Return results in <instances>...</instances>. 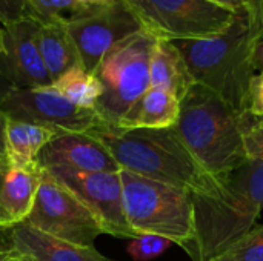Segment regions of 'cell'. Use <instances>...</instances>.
I'll return each mask as SVG.
<instances>
[{"mask_svg":"<svg viewBox=\"0 0 263 261\" xmlns=\"http://www.w3.org/2000/svg\"><path fill=\"white\" fill-rule=\"evenodd\" d=\"M173 43L197 85L216 92L237 112H248V89L256 74L253 65L256 40L247 17L239 15L219 35Z\"/></svg>","mask_w":263,"mask_h":261,"instance_id":"4","label":"cell"},{"mask_svg":"<svg viewBox=\"0 0 263 261\" xmlns=\"http://www.w3.org/2000/svg\"><path fill=\"white\" fill-rule=\"evenodd\" d=\"M5 55V25L0 22V57Z\"/></svg>","mask_w":263,"mask_h":261,"instance_id":"33","label":"cell"},{"mask_svg":"<svg viewBox=\"0 0 263 261\" xmlns=\"http://www.w3.org/2000/svg\"><path fill=\"white\" fill-rule=\"evenodd\" d=\"M42 171L40 165L17 168L6 158L0 160V231H9L26 222L34 206Z\"/></svg>","mask_w":263,"mask_h":261,"instance_id":"14","label":"cell"},{"mask_svg":"<svg viewBox=\"0 0 263 261\" xmlns=\"http://www.w3.org/2000/svg\"><path fill=\"white\" fill-rule=\"evenodd\" d=\"M125 215L139 235L153 234L186 249L196 238L191 192L120 171Z\"/></svg>","mask_w":263,"mask_h":261,"instance_id":"5","label":"cell"},{"mask_svg":"<svg viewBox=\"0 0 263 261\" xmlns=\"http://www.w3.org/2000/svg\"><path fill=\"white\" fill-rule=\"evenodd\" d=\"M194 83L196 82L174 43L156 40L149 60V86L162 89L180 102Z\"/></svg>","mask_w":263,"mask_h":261,"instance_id":"16","label":"cell"},{"mask_svg":"<svg viewBox=\"0 0 263 261\" xmlns=\"http://www.w3.org/2000/svg\"><path fill=\"white\" fill-rule=\"evenodd\" d=\"M242 126L248 158L263 163V117L245 112L242 117Z\"/></svg>","mask_w":263,"mask_h":261,"instance_id":"24","label":"cell"},{"mask_svg":"<svg viewBox=\"0 0 263 261\" xmlns=\"http://www.w3.org/2000/svg\"><path fill=\"white\" fill-rule=\"evenodd\" d=\"M52 86L71 103L86 109H94L103 92L99 78L94 74L86 72L80 65L71 68L68 72L59 77Z\"/></svg>","mask_w":263,"mask_h":261,"instance_id":"20","label":"cell"},{"mask_svg":"<svg viewBox=\"0 0 263 261\" xmlns=\"http://www.w3.org/2000/svg\"><path fill=\"white\" fill-rule=\"evenodd\" d=\"M11 255H12V251H11L9 248H8V249H3V248L0 246V261H9Z\"/></svg>","mask_w":263,"mask_h":261,"instance_id":"34","label":"cell"},{"mask_svg":"<svg viewBox=\"0 0 263 261\" xmlns=\"http://www.w3.org/2000/svg\"><path fill=\"white\" fill-rule=\"evenodd\" d=\"M25 223L83 248H94L97 237L103 234L88 208L45 169L42 171L32 211Z\"/></svg>","mask_w":263,"mask_h":261,"instance_id":"8","label":"cell"},{"mask_svg":"<svg viewBox=\"0 0 263 261\" xmlns=\"http://www.w3.org/2000/svg\"><path fill=\"white\" fill-rule=\"evenodd\" d=\"M89 135L106 148L123 171L191 194L214 195L220 188L219 178L199 165L173 128L129 131L108 128L92 131Z\"/></svg>","mask_w":263,"mask_h":261,"instance_id":"2","label":"cell"},{"mask_svg":"<svg viewBox=\"0 0 263 261\" xmlns=\"http://www.w3.org/2000/svg\"><path fill=\"white\" fill-rule=\"evenodd\" d=\"M9 261H31V260H28L26 257H22V255H18V254H15V252L12 251V255H11Z\"/></svg>","mask_w":263,"mask_h":261,"instance_id":"35","label":"cell"},{"mask_svg":"<svg viewBox=\"0 0 263 261\" xmlns=\"http://www.w3.org/2000/svg\"><path fill=\"white\" fill-rule=\"evenodd\" d=\"M142 31L156 40H193L219 35L239 17L208 0H123Z\"/></svg>","mask_w":263,"mask_h":261,"instance_id":"7","label":"cell"},{"mask_svg":"<svg viewBox=\"0 0 263 261\" xmlns=\"http://www.w3.org/2000/svg\"><path fill=\"white\" fill-rule=\"evenodd\" d=\"M9 249L31 261H112L96 248H83L48 235L28 223L8 231Z\"/></svg>","mask_w":263,"mask_h":261,"instance_id":"15","label":"cell"},{"mask_svg":"<svg viewBox=\"0 0 263 261\" xmlns=\"http://www.w3.org/2000/svg\"><path fill=\"white\" fill-rule=\"evenodd\" d=\"M57 129L8 118L5 131V158L17 168L39 165L37 157L48 142L54 138Z\"/></svg>","mask_w":263,"mask_h":261,"instance_id":"18","label":"cell"},{"mask_svg":"<svg viewBox=\"0 0 263 261\" xmlns=\"http://www.w3.org/2000/svg\"><path fill=\"white\" fill-rule=\"evenodd\" d=\"M208 2H213L216 5L228 8L233 12H236L237 15H242L247 18L253 12V0H208Z\"/></svg>","mask_w":263,"mask_h":261,"instance_id":"28","label":"cell"},{"mask_svg":"<svg viewBox=\"0 0 263 261\" xmlns=\"http://www.w3.org/2000/svg\"><path fill=\"white\" fill-rule=\"evenodd\" d=\"M40 168L66 166L85 172H120L106 148L92 135L59 131L37 157Z\"/></svg>","mask_w":263,"mask_h":261,"instance_id":"13","label":"cell"},{"mask_svg":"<svg viewBox=\"0 0 263 261\" xmlns=\"http://www.w3.org/2000/svg\"><path fill=\"white\" fill-rule=\"evenodd\" d=\"M179 112L180 102L177 98L162 89L149 86L122 118L119 129H168L176 125Z\"/></svg>","mask_w":263,"mask_h":261,"instance_id":"17","label":"cell"},{"mask_svg":"<svg viewBox=\"0 0 263 261\" xmlns=\"http://www.w3.org/2000/svg\"><path fill=\"white\" fill-rule=\"evenodd\" d=\"M2 158H5V157H2V155H0V160H2Z\"/></svg>","mask_w":263,"mask_h":261,"instance_id":"36","label":"cell"},{"mask_svg":"<svg viewBox=\"0 0 263 261\" xmlns=\"http://www.w3.org/2000/svg\"><path fill=\"white\" fill-rule=\"evenodd\" d=\"M214 195L191 194L196 238L185 249L194 261H211L254 228L263 209V163L250 160L219 177Z\"/></svg>","mask_w":263,"mask_h":261,"instance_id":"1","label":"cell"},{"mask_svg":"<svg viewBox=\"0 0 263 261\" xmlns=\"http://www.w3.org/2000/svg\"><path fill=\"white\" fill-rule=\"evenodd\" d=\"M37 48L52 83L71 68L80 65L77 49L66 25L39 23Z\"/></svg>","mask_w":263,"mask_h":261,"instance_id":"19","label":"cell"},{"mask_svg":"<svg viewBox=\"0 0 263 261\" xmlns=\"http://www.w3.org/2000/svg\"><path fill=\"white\" fill-rule=\"evenodd\" d=\"M248 28L256 42L263 38V0H253V12L248 17Z\"/></svg>","mask_w":263,"mask_h":261,"instance_id":"27","label":"cell"},{"mask_svg":"<svg viewBox=\"0 0 263 261\" xmlns=\"http://www.w3.org/2000/svg\"><path fill=\"white\" fill-rule=\"evenodd\" d=\"M79 2L86 6H91V8H102V6L111 5L114 0H79Z\"/></svg>","mask_w":263,"mask_h":261,"instance_id":"32","label":"cell"},{"mask_svg":"<svg viewBox=\"0 0 263 261\" xmlns=\"http://www.w3.org/2000/svg\"><path fill=\"white\" fill-rule=\"evenodd\" d=\"M32 17L25 0H0V22L11 25L23 18Z\"/></svg>","mask_w":263,"mask_h":261,"instance_id":"25","label":"cell"},{"mask_svg":"<svg viewBox=\"0 0 263 261\" xmlns=\"http://www.w3.org/2000/svg\"><path fill=\"white\" fill-rule=\"evenodd\" d=\"M11 89H12V85L5 78V75H3L2 71H0V102L3 100V97H5Z\"/></svg>","mask_w":263,"mask_h":261,"instance_id":"31","label":"cell"},{"mask_svg":"<svg viewBox=\"0 0 263 261\" xmlns=\"http://www.w3.org/2000/svg\"><path fill=\"white\" fill-rule=\"evenodd\" d=\"M31 15L39 23L69 25L91 15L99 8H91L79 0H25Z\"/></svg>","mask_w":263,"mask_h":261,"instance_id":"21","label":"cell"},{"mask_svg":"<svg viewBox=\"0 0 263 261\" xmlns=\"http://www.w3.org/2000/svg\"><path fill=\"white\" fill-rule=\"evenodd\" d=\"M242 117L216 92L194 83L180 100L173 129L199 165L219 178L250 162Z\"/></svg>","mask_w":263,"mask_h":261,"instance_id":"3","label":"cell"},{"mask_svg":"<svg viewBox=\"0 0 263 261\" xmlns=\"http://www.w3.org/2000/svg\"><path fill=\"white\" fill-rule=\"evenodd\" d=\"M0 111L11 120L28 122L65 132L89 134L109 126L96 109L80 108L52 85L45 88H12L0 102Z\"/></svg>","mask_w":263,"mask_h":261,"instance_id":"9","label":"cell"},{"mask_svg":"<svg viewBox=\"0 0 263 261\" xmlns=\"http://www.w3.org/2000/svg\"><path fill=\"white\" fill-rule=\"evenodd\" d=\"M39 22L34 17L5 25V55L0 71L12 88H45L52 80L37 48Z\"/></svg>","mask_w":263,"mask_h":261,"instance_id":"12","label":"cell"},{"mask_svg":"<svg viewBox=\"0 0 263 261\" xmlns=\"http://www.w3.org/2000/svg\"><path fill=\"white\" fill-rule=\"evenodd\" d=\"M248 112L256 117H263V69L251 78L248 89Z\"/></svg>","mask_w":263,"mask_h":261,"instance_id":"26","label":"cell"},{"mask_svg":"<svg viewBox=\"0 0 263 261\" xmlns=\"http://www.w3.org/2000/svg\"><path fill=\"white\" fill-rule=\"evenodd\" d=\"M66 28L77 49L80 66L89 74L96 72L99 63L112 46L142 31L140 23L123 0H114L91 15L66 25Z\"/></svg>","mask_w":263,"mask_h":261,"instance_id":"11","label":"cell"},{"mask_svg":"<svg viewBox=\"0 0 263 261\" xmlns=\"http://www.w3.org/2000/svg\"><path fill=\"white\" fill-rule=\"evenodd\" d=\"M253 65L256 71L263 69V38L256 42L254 49H253Z\"/></svg>","mask_w":263,"mask_h":261,"instance_id":"29","label":"cell"},{"mask_svg":"<svg viewBox=\"0 0 263 261\" xmlns=\"http://www.w3.org/2000/svg\"><path fill=\"white\" fill-rule=\"evenodd\" d=\"M45 171L88 208L103 234L131 240L140 237L125 215L120 172H85L66 166H52Z\"/></svg>","mask_w":263,"mask_h":261,"instance_id":"10","label":"cell"},{"mask_svg":"<svg viewBox=\"0 0 263 261\" xmlns=\"http://www.w3.org/2000/svg\"><path fill=\"white\" fill-rule=\"evenodd\" d=\"M211 261H263V226H254Z\"/></svg>","mask_w":263,"mask_h":261,"instance_id":"22","label":"cell"},{"mask_svg":"<svg viewBox=\"0 0 263 261\" xmlns=\"http://www.w3.org/2000/svg\"><path fill=\"white\" fill-rule=\"evenodd\" d=\"M173 243L163 237L143 234L134 238L128 246V254L136 261H149L160 257Z\"/></svg>","mask_w":263,"mask_h":261,"instance_id":"23","label":"cell"},{"mask_svg":"<svg viewBox=\"0 0 263 261\" xmlns=\"http://www.w3.org/2000/svg\"><path fill=\"white\" fill-rule=\"evenodd\" d=\"M156 38L139 31L112 46L99 63L94 75L103 92L96 103V112L114 129L133 105L149 89V60Z\"/></svg>","mask_w":263,"mask_h":261,"instance_id":"6","label":"cell"},{"mask_svg":"<svg viewBox=\"0 0 263 261\" xmlns=\"http://www.w3.org/2000/svg\"><path fill=\"white\" fill-rule=\"evenodd\" d=\"M8 117L0 111V155L5 157V131H6Z\"/></svg>","mask_w":263,"mask_h":261,"instance_id":"30","label":"cell"}]
</instances>
